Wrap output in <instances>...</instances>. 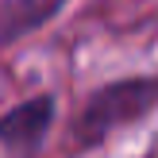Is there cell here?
<instances>
[{
  "instance_id": "1",
  "label": "cell",
  "mask_w": 158,
  "mask_h": 158,
  "mask_svg": "<svg viewBox=\"0 0 158 158\" xmlns=\"http://www.w3.org/2000/svg\"><path fill=\"white\" fill-rule=\"evenodd\" d=\"M158 108V73L120 77L85 97V104L69 120V154H89L108 135L147 120Z\"/></svg>"
},
{
  "instance_id": "2",
  "label": "cell",
  "mask_w": 158,
  "mask_h": 158,
  "mask_svg": "<svg viewBox=\"0 0 158 158\" xmlns=\"http://www.w3.org/2000/svg\"><path fill=\"white\" fill-rule=\"evenodd\" d=\"M54 116H58L54 93H35V97L12 104L0 116V147L12 158H35L54 127Z\"/></svg>"
},
{
  "instance_id": "3",
  "label": "cell",
  "mask_w": 158,
  "mask_h": 158,
  "mask_svg": "<svg viewBox=\"0 0 158 158\" xmlns=\"http://www.w3.org/2000/svg\"><path fill=\"white\" fill-rule=\"evenodd\" d=\"M66 4L69 0H4L0 4V46H12L19 39L35 35Z\"/></svg>"
},
{
  "instance_id": "4",
  "label": "cell",
  "mask_w": 158,
  "mask_h": 158,
  "mask_svg": "<svg viewBox=\"0 0 158 158\" xmlns=\"http://www.w3.org/2000/svg\"><path fill=\"white\" fill-rule=\"evenodd\" d=\"M147 158H158V154H147Z\"/></svg>"
}]
</instances>
